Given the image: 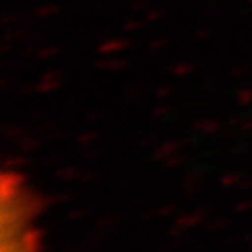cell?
I'll list each match as a JSON object with an SVG mask.
<instances>
[{
	"label": "cell",
	"instance_id": "1",
	"mask_svg": "<svg viewBox=\"0 0 252 252\" xmlns=\"http://www.w3.org/2000/svg\"><path fill=\"white\" fill-rule=\"evenodd\" d=\"M34 197L18 175L2 179V252H38Z\"/></svg>",
	"mask_w": 252,
	"mask_h": 252
}]
</instances>
